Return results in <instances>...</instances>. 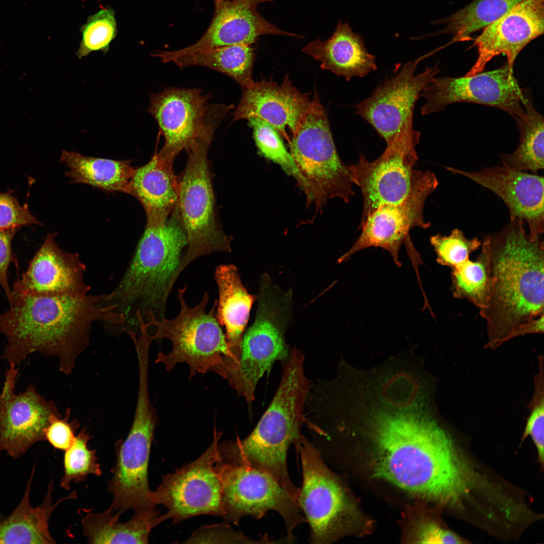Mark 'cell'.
Listing matches in <instances>:
<instances>
[{
	"label": "cell",
	"mask_w": 544,
	"mask_h": 544,
	"mask_svg": "<svg viewBox=\"0 0 544 544\" xmlns=\"http://www.w3.org/2000/svg\"><path fill=\"white\" fill-rule=\"evenodd\" d=\"M431 415H381L373 434L375 471L404 491L461 510L479 488L480 475L452 434Z\"/></svg>",
	"instance_id": "cell-1"
},
{
	"label": "cell",
	"mask_w": 544,
	"mask_h": 544,
	"mask_svg": "<svg viewBox=\"0 0 544 544\" xmlns=\"http://www.w3.org/2000/svg\"><path fill=\"white\" fill-rule=\"evenodd\" d=\"M12 292L10 309L0 314V332L7 341L2 358L16 366L39 352L57 357L60 370L69 374L89 344L94 322L125 321L115 305L106 303L108 294L34 296Z\"/></svg>",
	"instance_id": "cell-2"
},
{
	"label": "cell",
	"mask_w": 544,
	"mask_h": 544,
	"mask_svg": "<svg viewBox=\"0 0 544 544\" xmlns=\"http://www.w3.org/2000/svg\"><path fill=\"white\" fill-rule=\"evenodd\" d=\"M524 223L509 222L499 232L485 236L490 253L491 283L485 306V347L495 349L517 337L525 323L544 315V246L533 239Z\"/></svg>",
	"instance_id": "cell-3"
},
{
	"label": "cell",
	"mask_w": 544,
	"mask_h": 544,
	"mask_svg": "<svg viewBox=\"0 0 544 544\" xmlns=\"http://www.w3.org/2000/svg\"><path fill=\"white\" fill-rule=\"evenodd\" d=\"M305 357L296 348L283 363L280 383L268 407L252 432L219 443V457L224 462L258 469L272 477L298 503L300 488L288 473V449L301 438L305 404L311 381L304 371Z\"/></svg>",
	"instance_id": "cell-4"
},
{
	"label": "cell",
	"mask_w": 544,
	"mask_h": 544,
	"mask_svg": "<svg viewBox=\"0 0 544 544\" xmlns=\"http://www.w3.org/2000/svg\"><path fill=\"white\" fill-rule=\"evenodd\" d=\"M172 214L161 224H146L126 270L108 294L107 303L138 327L140 321L147 324L152 318L165 317L168 297L180 275L187 238L178 206Z\"/></svg>",
	"instance_id": "cell-5"
},
{
	"label": "cell",
	"mask_w": 544,
	"mask_h": 544,
	"mask_svg": "<svg viewBox=\"0 0 544 544\" xmlns=\"http://www.w3.org/2000/svg\"><path fill=\"white\" fill-rule=\"evenodd\" d=\"M289 144L307 206L313 205L319 210L330 199L350 201L355 193L351 166L337 153L327 114L316 92Z\"/></svg>",
	"instance_id": "cell-6"
},
{
	"label": "cell",
	"mask_w": 544,
	"mask_h": 544,
	"mask_svg": "<svg viewBox=\"0 0 544 544\" xmlns=\"http://www.w3.org/2000/svg\"><path fill=\"white\" fill-rule=\"evenodd\" d=\"M217 128L215 123L206 122L186 150L188 159L179 180L178 207L187 245L180 265V274L200 257L231 251L232 238L223 232L217 221L208 160V149Z\"/></svg>",
	"instance_id": "cell-7"
},
{
	"label": "cell",
	"mask_w": 544,
	"mask_h": 544,
	"mask_svg": "<svg viewBox=\"0 0 544 544\" xmlns=\"http://www.w3.org/2000/svg\"><path fill=\"white\" fill-rule=\"evenodd\" d=\"M187 285L178 290L177 298L180 311L172 319L166 317L158 321L154 318L146 324L153 328V340L169 339L172 349L167 354L160 352L155 362L164 364L168 371L179 363L189 367V378L197 373L213 371L228 361L230 353L224 333L216 315L217 300L208 312L210 300L206 292L200 301L193 307L187 305L184 298Z\"/></svg>",
	"instance_id": "cell-8"
},
{
	"label": "cell",
	"mask_w": 544,
	"mask_h": 544,
	"mask_svg": "<svg viewBox=\"0 0 544 544\" xmlns=\"http://www.w3.org/2000/svg\"><path fill=\"white\" fill-rule=\"evenodd\" d=\"M256 298L255 320L243 335L238 367L228 380L248 403L254 399L256 386L264 373L276 361H286L290 354L285 333L291 315V291H282L264 276Z\"/></svg>",
	"instance_id": "cell-9"
},
{
	"label": "cell",
	"mask_w": 544,
	"mask_h": 544,
	"mask_svg": "<svg viewBox=\"0 0 544 544\" xmlns=\"http://www.w3.org/2000/svg\"><path fill=\"white\" fill-rule=\"evenodd\" d=\"M413 122L409 120L401 127L376 159L370 161L361 154L357 163L350 165L354 184L363 198L359 226L378 208L403 200L424 176L426 170L415 168L421 133Z\"/></svg>",
	"instance_id": "cell-10"
},
{
	"label": "cell",
	"mask_w": 544,
	"mask_h": 544,
	"mask_svg": "<svg viewBox=\"0 0 544 544\" xmlns=\"http://www.w3.org/2000/svg\"><path fill=\"white\" fill-rule=\"evenodd\" d=\"M215 470L222 488L225 522L238 525L247 516L257 519L269 511L282 518L286 539H295L294 528L305 521L298 503L268 474L254 468L227 463L219 456Z\"/></svg>",
	"instance_id": "cell-11"
},
{
	"label": "cell",
	"mask_w": 544,
	"mask_h": 544,
	"mask_svg": "<svg viewBox=\"0 0 544 544\" xmlns=\"http://www.w3.org/2000/svg\"><path fill=\"white\" fill-rule=\"evenodd\" d=\"M222 434L215 427L207 450L194 461L162 476L160 485L151 491L152 503L163 505L168 510L159 516L160 523L169 519L176 524L201 515L223 518L221 485L214 468Z\"/></svg>",
	"instance_id": "cell-12"
},
{
	"label": "cell",
	"mask_w": 544,
	"mask_h": 544,
	"mask_svg": "<svg viewBox=\"0 0 544 544\" xmlns=\"http://www.w3.org/2000/svg\"><path fill=\"white\" fill-rule=\"evenodd\" d=\"M302 464L303 481L298 503L310 526L312 543L332 541L344 530L349 502L338 479L319 451L302 435L295 444Z\"/></svg>",
	"instance_id": "cell-13"
},
{
	"label": "cell",
	"mask_w": 544,
	"mask_h": 544,
	"mask_svg": "<svg viewBox=\"0 0 544 544\" xmlns=\"http://www.w3.org/2000/svg\"><path fill=\"white\" fill-rule=\"evenodd\" d=\"M154 408L148 399L137 400L133 422L124 441L116 446V462L108 489L113 495L110 508L120 516L155 508L149 498L148 469L150 449L157 423Z\"/></svg>",
	"instance_id": "cell-14"
},
{
	"label": "cell",
	"mask_w": 544,
	"mask_h": 544,
	"mask_svg": "<svg viewBox=\"0 0 544 544\" xmlns=\"http://www.w3.org/2000/svg\"><path fill=\"white\" fill-rule=\"evenodd\" d=\"M513 67L506 62L492 71L471 76L435 78L421 94L423 115L440 112L457 102L472 103L505 111L513 118L525 113L528 88H521Z\"/></svg>",
	"instance_id": "cell-15"
},
{
	"label": "cell",
	"mask_w": 544,
	"mask_h": 544,
	"mask_svg": "<svg viewBox=\"0 0 544 544\" xmlns=\"http://www.w3.org/2000/svg\"><path fill=\"white\" fill-rule=\"evenodd\" d=\"M438 180L430 170L401 202L382 206L369 214L358 226L361 232L352 247L338 259L347 260L353 254L371 247L387 251L398 266L401 245L411 239L410 231L415 228L427 229L431 226L424 216L428 196L437 187Z\"/></svg>",
	"instance_id": "cell-16"
},
{
	"label": "cell",
	"mask_w": 544,
	"mask_h": 544,
	"mask_svg": "<svg viewBox=\"0 0 544 544\" xmlns=\"http://www.w3.org/2000/svg\"><path fill=\"white\" fill-rule=\"evenodd\" d=\"M426 56L408 61L394 76L378 85L370 96L353 106L355 113L390 144L401 127L413 119L415 104L424 88L439 72V64L416 74Z\"/></svg>",
	"instance_id": "cell-17"
},
{
	"label": "cell",
	"mask_w": 544,
	"mask_h": 544,
	"mask_svg": "<svg viewBox=\"0 0 544 544\" xmlns=\"http://www.w3.org/2000/svg\"><path fill=\"white\" fill-rule=\"evenodd\" d=\"M17 374V366L9 364L0 392V451L14 459L45 440L44 431L51 417L59 415L55 403L44 398L33 384L24 392L16 393Z\"/></svg>",
	"instance_id": "cell-18"
},
{
	"label": "cell",
	"mask_w": 544,
	"mask_h": 544,
	"mask_svg": "<svg viewBox=\"0 0 544 544\" xmlns=\"http://www.w3.org/2000/svg\"><path fill=\"white\" fill-rule=\"evenodd\" d=\"M271 0H214L215 11L208 29L195 43L181 49L158 51L153 56L166 63L175 57L234 45H251L262 35L273 34L302 37L276 27L257 10Z\"/></svg>",
	"instance_id": "cell-19"
},
{
	"label": "cell",
	"mask_w": 544,
	"mask_h": 544,
	"mask_svg": "<svg viewBox=\"0 0 544 544\" xmlns=\"http://www.w3.org/2000/svg\"><path fill=\"white\" fill-rule=\"evenodd\" d=\"M544 0H522L498 19L486 27L474 41L476 61L466 73H481L494 57L505 55L513 67L521 50L544 32Z\"/></svg>",
	"instance_id": "cell-20"
},
{
	"label": "cell",
	"mask_w": 544,
	"mask_h": 544,
	"mask_svg": "<svg viewBox=\"0 0 544 544\" xmlns=\"http://www.w3.org/2000/svg\"><path fill=\"white\" fill-rule=\"evenodd\" d=\"M446 169L465 176L494 192L506 205L510 219L526 224L529 235L541 238L544 230L543 177L535 173L495 166L470 172L451 167Z\"/></svg>",
	"instance_id": "cell-21"
},
{
	"label": "cell",
	"mask_w": 544,
	"mask_h": 544,
	"mask_svg": "<svg viewBox=\"0 0 544 544\" xmlns=\"http://www.w3.org/2000/svg\"><path fill=\"white\" fill-rule=\"evenodd\" d=\"M210 98L197 88H169L152 94L148 111L165 138L159 155L174 161L191 145L202 129Z\"/></svg>",
	"instance_id": "cell-22"
},
{
	"label": "cell",
	"mask_w": 544,
	"mask_h": 544,
	"mask_svg": "<svg viewBox=\"0 0 544 544\" xmlns=\"http://www.w3.org/2000/svg\"><path fill=\"white\" fill-rule=\"evenodd\" d=\"M56 233L47 234L13 290L34 296H84L91 287L85 281L86 265L77 253L57 245Z\"/></svg>",
	"instance_id": "cell-23"
},
{
	"label": "cell",
	"mask_w": 544,
	"mask_h": 544,
	"mask_svg": "<svg viewBox=\"0 0 544 544\" xmlns=\"http://www.w3.org/2000/svg\"><path fill=\"white\" fill-rule=\"evenodd\" d=\"M312 103L308 94L299 91L286 76L282 84L261 80L245 88L239 105L233 114V120L259 118L271 124L290 142Z\"/></svg>",
	"instance_id": "cell-24"
},
{
	"label": "cell",
	"mask_w": 544,
	"mask_h": 544,
	"mask_svg": "<svg viewBox=\"0 0 544 544\" xmlns=\"http://www.w3.org/2000/svg\"><path fill=\"white\" fill-rule=\"evenodd\" d=\"M214 276L219 292L216 315L220 325L225 328L230 353L228 361L220 369L221 375L226 378L233 374L238 367L244 332L256 297L247 292L238 268L233 264L219 265Z\"/></svg>",
	"instance_id": "cell-25"
},
{
	"label": "cell",
	"mask_w": 544,
	"mask_h": 544,
	"mask_svg": "<svg viewBox=\"0 0 544 544\" xmlns=\"http://www.w3.org/2000/svg\"><path fill=\"white\" fill-rule=\"evenodd\" d=\"M302 51L319 61L322 69L348 81L355 77H364L377 69L376 57L368 51L361 36L341 21L329 38L314 40Z\"/></svg>",
	"instance_id": "cell-26"
},
{
	"label": "cell",
	"mask_w": 544,
	"mask_h": 544,
	"mask_svg": "<svg viewBox=\"0 0 544 544\" xmlns=\"http://www.w3.org/2000/svg\"><path fill=\"white\" fill-rule=\"evenodd\" d=\"M173 163L158 153L148 163L135 169L129 194L142 204L148 224L164 223L177 207L179 180L174 173Z\"/></svg>",
	"instance_id": "cell-27"
},
{
	"label": "cell",
	"mask_w": 544,
	"mask_h": 544,
	"mask_svg": "<svg viewBox=\"0 0 544 544\" xmlns=\"http://www.w3.org/2000/svg\"><path fill=\"white\" fill-rule=\"evenodd\" d=\"M35 466H34L27 482L25 493L15 509L0 521V543L49 544L55 541L49 530L51 515L59 500L53 504L51 493L53 490L51 480L42 503L37 507L30 503V489Z\"/></svg>",
	"instance_id": "cell-28"
},
{
	"label": "cell",
	"mask_w": 544,
	"mask_h": 544,
	"mask_svg": "<svg viewBox=\"0 0 544 544\" xmlns=\"http://www.w3.org/2000/svg\"><path fill=\"white\" fill-rule=\"evenodd\" d=\"M155 508L134 512L121 522L109 507L102 512H89L82 520L83 533L90 543H148L152 529L160 523Z\"/></svg>",
	"instance_id": "cell-29"
},
{
	"label": "cell",
	"mask_w": 544,
	"mask_h": 544,
	"mask_svg": "<svg viewBox=\"0 0 544 544\" xmlns=\"http://www.w3.org/2000/svg\"><path fill=\"white\" fill-rule=\"evenodd\" d=\"M60 161L67 167L65 174L73 183L87 184L109 192L129 194L135 169L130 160L95 158L63 150Z\"/></svg>",
	"instance_id": "cell-30"
},
{
	"label": "cell",
	"mask_w": 544,
	"mask_h": 544,
	"mask_svg": "<svg viewBox=\"0 0 544 544\" xmlns=\"http://www.w3.org/2000/svg\"><path fill=\"white\" fill-rule=\"evenodd\" d=\"M525 113L514 117L520 140L514 152L501 155L503 166L532 173L543 169V117L535 109L528 89L524 104Z\"/></svg>",
	"instance_id": "cell-31"
},
{
	"label": "cell",
	"mask_w": 544,
	"mask_h": 544,
	"mask_svg": "<svg viewBox=\"0 0 544 544\" xmlns=\"http://www.w3.org/2000/svg\"><path fill=\"white\" fill-rule=\"evenodd\" d=\"M254 58L251 45H234L176 57L170 62L181 68L199 65L216 70L232 78L245 89L254 82Z\"/></svg>",
	"instance_id": "cell-32"
},
{
	"label": "cell",
	"mask_w": 544,
	"mask_h": 544,
	"mask_svg": "<svg viewBox=\"0 0 544 544\" xmlns=\"http://www.w3.org/2000/svg\"><path fill=\"white\" fill-rule=\"evenodd\" d=\"M522 0H474L444 20L441 32L453 35L454 42L468 41L474 32L492 23Z\"/></svg>",
	"instance_id": "cell-33"
},
{
	"label": "cell",
	"mask_w": 544,
	"mask_h": 544,
	"mask_svg": "<svg viewBox=\"0 0 544 544\" xmlns=\"http://www.w3.org/2000/svg\"><path fill=\"white\" fill-rule=\"evenodd\" d=\"M453 296L464 299L483 309L488 300L491 283L490 258L488 246L483 241L481 251L474 261L467 259L452 269Z\"/></svg>",
	"instance_id": "cell-34"
},
{
	"label": "cell",
	"mask_w": 544,
	"mask_h": 544,
	"mask_svg": "<svg viewBox=\"0 0 544 544\" xmlns=\"http://www.w3.org/2000/svg\"><path fill=\"white\" fill-rule=\"evenodd\" d=\"M90 439L89 433L83 428L76 436L72 445L64 454V474L60 483L61 488L70 489L72 482L79 483L84 481L89 474H102L100 465L98 462L96 451L88 447Z\"/></svg>",
	"instance_id": "cell-35"
},
{
	"label": "cell",
	"mask_w": 544,
	"mask_h": 544,
	"mask_svg": "<svg viewBox=\"0 0 544 544\" xmlns=\"http://www.w3.org/2000/svg\"><path fill=\"white\" fill-rule=\"evenodd\" d=\"M253 131V137L257 148L267 159L279 165L288 175L297 180L298 185L301 176L293 158L285 147L280 133L267 122L258 117L247 119Z\"/></svg>",
	"instance_id": "cell-36"
},
{
	"label": "cell",
	"mask_w": 544,
	"mask_h": 544,
	"mask_svg": "<svg viewBox=\"0 0 544 544\" xmlns=\"http://www.w3.org/2000/svg\"><path fill=\"white\" fill-rule=\"evenodd\" d=\"M115 12L104 8L88 17L81 28L82 39L76 55L82 58L95 51L107 52L117 34Z\"/></svg>",
	"instance_id": "cell-37"
},
{
	"label": "cell",
	"mask_w": 544,
	"mask_h": 544,
	"mask_svg": "<svg viewBox=\"0 0 544 544\" xmlns=\"http://www.w3.org/2000/svg\"><path fill=\"white\" fill-rule=\"evenodd\" d=\"M430 242L436 253L437 262L452 269L469 259V254L482 245L478 238L467 239L463 232L457 228L447 236L440 234L433 235Z\"/></svg>",
	"instance_id": "cell-38"
},
{
	"label": "cell",
	"mask_w": 544,
	"mask_h": 544,
	"mask_svg": "<svg viewBox=\"0 0 544 544\" xmlns=\"http://www.w3.org/2000/svg\"><path fill=\"white\" fill-rule=\"evenodd\" d=\"M539 371L534 377V390L528 404L530 413L522 436V441L530 436L537 451L540 464L544 462V387L543 358L540 356Z\"/></svg>",
	"instance_id": "cell-39"
},
{
	"label": "cell",
	"mask_w": 544,
	"mask_h": 544,
	"mask_svg": "<svg viewBox=\"0 0 544 544\" xmlns=\"http://www.w3.org/2000/svg\"><path fill=\"white\" fill-rule=\"evenodd\" d=\"M266 537L251 539L240 531L235 530L227 522L207 525L197 529L184 543H276Z\"/></svg>",
	"instance_id": "cell-40"
},
{
	"label": "cell",
	"mask_w": 544,
	"mask_h": 544,
	"mask_svg": "<svg viewBox=\"0 0 544 544\" xmlns=\"http://www.w3.org/2000/svg\"><path fill=\"white\" fill-rule=\"evenodd\" d=\"M9 189L0 192V229H20L21 227L31 225L42 226V224L34 216L27 205H22Z\"/></svg>",
	"instance_id": "cell-41"
},
{
	"label": "cell",
	"mask_w": 544,
	"mask_h": 544,
	"mask_svg": "<svg viewBox=\"0 0 544 544\" xmlns=\"http://www.w3.org/2000/svg\"><path fill=\"white\" fill-rule=\"evenodd\" d=\"M70 417L69 409L62 419L60 418V415L52 416L45 430V440L56 449L65 451L75 440V433L79 424L76 420L70 422Z\"/></svg>",
	"instance_id": "cell-42"
},
{
	"label": "cell",
	"mask_w": 544,
	"mask_h": 544,
	"mask_svg": "<svg viewBox=\"0 0 544 544\" xmlns=\"http://www.w3.org/2000/svg\"><path fill=\"white\" fill-rule=\"evenodd\" d=\"M18 230L16 229H0V285L4 290L9 303L13 297L8 277L10 264L14 263L19 270L18 261L12 248V240Z\"/></svg>",
	"instance_id": "cell-43"
},
{
	"label": "cell",
	"mask_w": 544,
	"mask_h": 544,
	"mask_svg": "<svg viewBox=\"0 0 544 544\" xmlns=\"http://www.w3.org/2000/svg\"><path fill=\"white\" fill-rule=\"evenodd\" d=\"M417 540L422 543H462L457 534L433 523L423 524L417 531Z\"/></svg>",
	"instance_id": "cell-44"
},
{
	"label": "cell",
	"mask_w": 544,
	"mask_h": 544,
	"mask_svg": "<svg viewBox=\"0 0 544 544\" xmlns=\"http://www.w3.org/2000/svg\"><path fill=\"white\" fill-rule=\"evenodd\" d=\"M141 327H143V326H141ZM145 327H146V326H145ZM141 327H140V328H141ZM129 332H128V333H127V334H128V333H129Z\"/></svg>",
	"instance_id": "cell-45"
}]
</instances>
